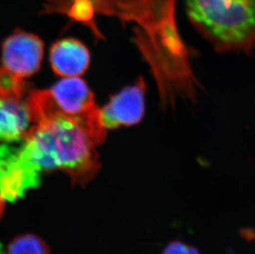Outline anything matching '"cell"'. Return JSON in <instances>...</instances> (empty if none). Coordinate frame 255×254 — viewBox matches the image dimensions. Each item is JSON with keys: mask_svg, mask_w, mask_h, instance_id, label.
<instances>
[{"mask_svg": "<svg viewBox=\"0 0 255 254\" xmlns=\"http://www.w3.org/2000/svg\"><path fill=\"white\" fill-rule=\"evenodd\" d=\"M25 104L34 125L20 141L22 160L39 174L60 169L74 183L93 179L101 166L98 145L79 123L60 113L49 89L31 92Z\"/></svg>", "mask_w": 255, "mask_h": 254, "instance_id": "obj_1", "label": "cell"}, {"mask_svg": "<svg viewBox=\"0 0 255 254\" xmlns=\"http://www.w3.org/2000/svg\"><path fill=\"white\" fill-rule=\"evenodd\" d=\"M195 26L219 52H251L255 48V0H187Z\"/></svg>", "mask_w": 255, "mask_h": 254, "instance_id": "obj_2", "label": "cell"}, {"mask_svg": "<svg viewBox=\"0 0 255 254\" xmlns=\"http://www.w3.org/2000/svg\"><path fill=\"white\" fill-rule=\"evenodd\" d=\"M60 113L79 123L97 145L106 138V129L102 124L100 109L93 92L79 77H69L49 89Z\"/></svg>", "mask_w": 255, "mask_h": 254, "instance_id": "obj_3", "label": "cell"}, {"mask_svg": "<svg viewBox=\"0 0 255 254\" xmlns=\"http://www.w3.org/2000/svg\"><path fill=\"white\" fill-rule=\"evenodd\" d=\"M145 94L146 83L140 77L135 84L110 97L109 103L100 109L104 128L117 129L140 123L145 112Z\"/></svg>", "mask_w": 255, "mask_h": 254, "instance_id": "obj_4", "label": "cell"}, {"mask_svg": "<svg viewBox=\"0 0 255 254\" xmlns=\"http://www.w3.org/2000/svg\"><path fill=\"white\" fill-rule=\"evenodd\" d=\"M43 41L32 33L17 30L2 44V67L24 79L36 74L43 58Z\"/></svg>", "mask_w": 255, "mask_h": 254, "instance_id": "obj_5", "label": "cell"}, {"mask_svg": "<svg viewBox=\"0 0 255 254\" xmlns=\"http://www.w3.org/2000/svg\"><path fill=\"white\" fill-rule=\"evenodd\" d=\"M40 174L22 160L17 147L0 144V195L4 201L15 202L24 197L29 188L40 184Z\"/></svg>", "mask_w": 255, "mask_h": 254, "instance_id": "obj_6", "label": "cell"}, {"mask_svg": "<svg viewBox=\"0 0 255 254\" xmlns=\"http://www.w3.org/2000/svg\"><path fill=\"white\" fill-rule=\"evenodd\" d=\"M50 62L56 75L65 78L79 77L89 68L90 55L80 41L64 39L51 46Z\"/></svg>", "mask_w": 255, "mask_h": 254, "instance_id": "obj_7", "label": "cell"}, {"mask_svg": "<svg viewBox=\"0 0 255 254\" xmlns=\"http://www.w3.org/2000/svg\"><path fill=\"white\" fill-rule=\"evenodd\" d=\"M30 123L25 101L0 99V142L22 141Z\"/></svg>", "mask_w": 255, "mask_h": 254, "instance_id": "obj_8", "label": "cell"}, {"mask_svg": "<svg viewBox=\"0 0 255 254\" xmlns=\"http://www.w3.org/2000/svg\"><path fill=\"white\" fill-rule=\"evenodd\" d=\"M27 90V84L23 79L0 66V99L22 101Z\"/></svg>", "mask_w": 255, "mask_h": 254, "instance_id": "obj_9", "label": "cell"}, {"mask_svg": "<svg viewBox=\"0 0 255 254\" xmlns=\"http://www.w3.org/2000/svg\"><path fill=\"white\" fill-rule=\"evenodd\" d=\"M7 254H50V249L33 235H22L15 238L7 248Z\"/></svg>", "mask_w": 255, "mask_h": 254, "instance_id": "obj_10", "label": "cell"}, {"mask_svg": "<svg viewBox=\"0 0 255 254\" xmlns=\"http://www.w3.org/2000/svg\"><path fill=\"white\" fill-rule=\"evenodd\" d=\"M162 254H201L196 248L181 241H173L167 245Z\"/></svg>", "mask_w": 255, "mask_h": 254, "instance_id": "obj_11", "label": "cell"}, {"mask_svg": "<svg viewBox=\"0 0 255 254\" xmlns=\"http://www.w3.org/2000/svg\"><path fill=\"white\" fill-rule=\"evenodd\" d=\"M4 200L2 199V197L0 195V217L2 216V212L4 210Z\"/></svg>", "mask_w": 255, "mask_h": 254, "instance_id": "obj_12", "label": "cell"}, {"mask_svg": "<svg viewBox=\"0 0 255 254\" xmlns=\"http://www.w3.org/2000/svg\"><path fill=\"white\" fill-rule=\"evenodd\" d=\"M0 254H3V253H2V245H0Z\"/></svg>", "mask_w": 255, "mask_h": 254, "instance_id": "obj_13", "label": "cell"}]
</instances>
